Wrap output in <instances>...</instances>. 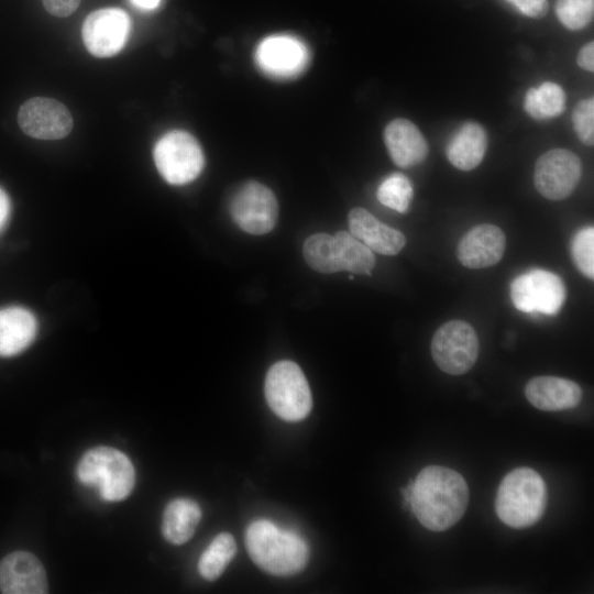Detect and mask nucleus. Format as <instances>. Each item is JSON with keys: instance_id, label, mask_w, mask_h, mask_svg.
I'll return each mask as SVG.
<instances>
[{"instance_id": "34", "label": "nucleus", "mask_w": 594, "mask_h": 594, "mask_svg": "<svg viewBox=\"0 0 594 594\" xmlns=\"http://www.w3.org/2000/svg\"><path fill=\"white\" fill-rule=\"evenodd\" d=\"M162 0H130V2L140 10H154Z\"/></svg>"}, {"instance_id": "24", "label": "nucleus", "mask_w": 594, "mask_h": 594, "mask_svg": "<svg viewBox=\"0 0 594 594\" xmlns=\"http://www.w3.org/2000/svg\"><path fill=\"white\" fill-rule=\"evenodd\" d=\"M235 551L237 544L231 534L217 535L199 558L200 575L208 581L218 579L234 557Z\"/></svg>"}, {"instance_id": "1", "label": "nucleus", "mask_w": 594, "mask_h": 594, "mask_svg": "<svg viewBox=\"0 0 594 594\" xmlns=\"http://www.w3.org/2000/svg\"><path fill=\"white\" fill-rule=\"evenodd\" d=\"M469 488L457 471L429 465L422 469L410 486L409 503L419 522L432 531H443L463 516Z\"/></svg>"}, {"instance_id": "26", "label": "nucleus", "mask_w": 594, "mask_h": 594, "mask_svg": "<svg viewBox=\"0 0 594 594\" xmlns=\"http://www.w3.org/2000/svg\"><path fill=\"white\" fill-rule=\"evenodd\" d=\"M376 195L385 207L405 213L413 198V186L405 175L394 173L380 184Z\"/></svg>"}, {"instance_id": "23", "label": "nucleus", "mask_w": 594, "mask_h": 594, "mask_svg": "<svg viewBox=\"0 0 594 594\" xmlns=\"http://www.w3.org/2000/svg\"><path fill=\"white\" fill-rule=\"evenodd\" d=\"M524 107L536 120L554 118L565 109V94L558 84L546 81L527 90Z\"/></svg>"}, {"instance_id": "2", "label": "nucleus", "mask_w": 594, "mask_h": 594, "mask_svg": "<svg viewBox=\"0 0 594 594\" xmlns=\"http://www.w3.org/2000/svg\"><path fill=\"white\" fill-rule=\"evenodd\" d=\"M245 544L254 563L277 576L300 572L309 557L308 546L301 537L264 519L255 520L248 527Z\"/></svg>"}, {"instance_id": "21", "label": "nucleus", "mask_w": 594, "mask_h": 594, "mask_svg": "<svg viewBox=\"0 0 594 594\" xmlns=\"http://www.w3.org/2000/svg\"><path fill=\"white\" fill-rule=\"evenodd\" d=\"M201 518L199 505L189 498L170 501L164 509L162 534L173 544H183L194 535Z\"/></svg>"}, {"instance_id": "10", "label": "nucleus", "mask_w": 594, "mask_h": 594, "mask_svg": "<svg viewBox=\"0 0 594 594\" xmlns=\"http://www.w3.org/2000/svg\"><path fill=\"white\" fill-rule=\"evenodd\" d=\"M582 176V164L578 155L564 148L543 153L536 162L535 187L544 198L562 200L569 197Z\"/></svg>"}, {"instance_id": "16", "label": "nucleus", "mask_w": 594, "mask_h": 594, "mask_svg": "<svg viewBox=\"0 0 594 594\" xmlns=\"http://www.w3.org/2000/svg\"><path fill=\"white\" fill-rule=\"evenodd\" d=\"M348 222L350 233L372 252L395 255L406 244V238L400 231L381 222L364 208H353L349 212Z\"/></svg>"}, {"instance_id": "13", "label": "nucleus", "mask_w": 594, "mask_h": 594, "mask_svg": "<svg viewBox=\"0 0 594 594\" xmlns=\"http://www.w3.org/2000/svg\"><path fill=\"white\" fill-rule=\"evenodd\" d=\"M21 130L34 139L57 140L65 138L73 129V118L59 101L36 97L25 101L19 112Z\"/></svg>"}, {"instance_id": "11", "label": "nucleus", "mask_w": 594, "mask_h": 594, "mask_svg": "<svg viewBox=\"0 0 594 594\" xmlns=\"http://www.w3.org/2000/svg\"><path fill=\"white\" fill-rule=\"evenodd\" d=\"M254 61L270 77L289 79L300 75L309 62V51L304 42L292 35L265 37L256 46Z\"/></svg>"}, {"instance_id": "6", "label": "nucleus", "mask_w": 594, "mask_h": 594, "mask_svg": "<svg viewBox=\"0 0 594 594\" xmlns=\"http://www.w3.org/2000/svg\"><path fill=\"white\" fill-rule=\"evenodd\" d=\"M155 166L172 185H185L199 176L205 157L197 140L186 131L173 130L164 134L153 151Z\"/></svg>"}, {"instance_id": "27", "label": "nucleus", "mask_w": 594, "mask_h": 594, "mask_svg": "<svg viewBox=\"0 0 594 594\" xmlns=\"http://www.w3.org/2000/svg\"><path fill=\"white\" fill-rule=\"evenodd\" d=\"M556 13L569 30H581L593 19L594 0H557Z\"/></svg>"}, {"instance_id": "29", "label": "nucleus", "mask_w": 594, "mask_h": 594, "mask_svg": "<svg viewBox=\"0 0 594 594\" xmlns=\"http://www.w3.org/2000/svg\"><path fill=\"white\" fill-rule=\"evenodd\" d=\"M572 122L580 141L592 146L594 143V99L592 97L578 102L573 110Z\"/></svg>"}, {"instance_id": "30", "label": "nucleus", "mask_w": 594, "mask_h": 594, "mask_svg": "<svg viewBox=\"0 0 594 594\" xmlns=\"http://www.w3.org/2000/svg\"><path fill=\"white\" fill-rule=\"evenodd\" d=\"M515 7L521 14L540 19L544 16L549 9L548 0H505Z\"/></svg>"}, {"instance_id": "22", "label": "nucleus", "mask_w": 594, "mask_h": 594, "mask_svg": "<svg viewBox=\"0 0 594 594\" xmlns=\"http://www.w3.org/2000/svg\"><path fill=\"white\" fill-rule=\"evenodd\" d=\"M333 238L340 271L371 275L375 266L373 252L350 232L339 231Z\"/></svg>"}, {"instance_id": "9", "label": "nucleus", "mask_w": 594, "mask_h": 594, "mask_svg": "<svg viewBox=\"0 0 594 594\" xmlns=\"http://www.w3.org/2000/svg\"><path fill=\"white\" fill-rule=\"evenodd\" d=\"M230 213L241 230L265 234L275 227L278 205L270 188L257 182H248L232 197Z\"/></svg>"}, {"instance_id": "4", "label": "nucleus", "mask_w": 594, "mask_h": 594, "mask_svg": "<svg viewBox=\"0 0 594 594\" xmlns=\"http://www.w3.org/2000/svg\"><path fill=\"white\" fill-rule=\"evenodd\" d=\"M77 477L82 484L97 487L102 499L117 502L132 492L135 471L123 452L110 447H96L79 460Z\"/></svg>"}, {"instance_id": "15", "label": "nucleus", "mask_w": 594, "mask_h": 594, "mask_svg": "<svg viewBox=\"0 0 594 594\" xmlns=\"http://www.w3.org/2000/svg\"><path fill=\"white\" fill-rule=\"evenodd\" d=\"M506 238L494 224H479L464 234L458 245L462 265L479 270L497 264L504 254Z\"/></svg>"}, {"instance_id": "33", "label": "nucleus", "mask_w": 594, "mask_h": 594, "mask_svg": "<svg viewBox=\"0 0 594 594\" xmlns=\"http://www.w3.org/2000/svg\"><path fill=\"white\" fill-rule=\"evenodd\" d=\"M10 215V200L7 194L0 188V230L6 224Z\"/></svg>"}, {"instance_id": "18", "label": "nucleus", "mask_w": 594, "mask_h": 594, "mask_svg": "<svg viewBox=\"0 0 594 594\" xmlns=\"http://www.w3.org/2000/svg\"><path fill=\"white\" fill-rule=\"evenodd\" d=\"M525 395L540 410L559 411L576 407L582 399V389L566 378L537 376L527 383Z\"/></svg>"}, {"instance_id": "7", "label": "nucleus", "mask_w": 594, "mask_h": 594, "mask_svg": "<svg viewBox=\"0 0 594 594\" xmlns=\"http://www.w3.org/2000/svg\"><path fill=\"white\" fill-rule=\"evenodd\" d=\"M430 348L433 361L441 371L461 375L474 365L479 354V340L471 324L462 320H451L436 331Z\"/></svg>"}, {"instance_id": "20", "label": "nucleus", "mask_w": 594, "mask_h": 594, "mask_svg": "<svg viewBox=\"0 0 594 594\" xmlns=\"http://www.w3.org/2000/svg\"><path fill=\"white\" fill-rule=\"evenodd\" d=\"M487 147L485 129L476 122H465L447 146L449 162L461 170H471L480 165Z\"/></svg>"}, {"instance_id": "25", "label": "nucleus", "mask_w": 594, "mask_h": 594, "mask_svg": "<svg viewBox=\"0 0 594 594\" xmlns=\"http://www.w3.org/2000/svg\"><path fill=\"white\" fill-rule=\"evenodd\" d=\"M304 257L315 271L323 274L340 272L333 235L316 233L304 244Z\"/></svg>"}, {"instance_id": "19", "label": "nucleus", "mask_w": 594, "mask_h": 594, "mask_svg": "<svg viewBox=\"0 0 594 594\" xmlns=\"http://www.w3.org/2000/svg\"><path fill=\"white\" fill-rule=\"evenodd\" d=\"M37 332L34 315L22 307L0 309V356H12L25 350Z\"/></svg>"}, {"instance_id": "8", "label": "nucleus", "mask_w": 594, "mask_h": 594, "mask_svg": "<svg viewBox=\"0 0 594 594\" xmlns=\"http://www.w3.org/2000/svg\"><path fill=\"white\" fill-rule=\"evenodd\" d=\"M514 306L528 314L556 315L565 299L561 278L544 270H531L517 276L510 285Z\"/></svg>"}, {"instance_id": "32", "label": "nucleus", "mask_w": 594, "mask_h": 594, "mask_svg": "<svg viewBox=\"0 0 594 594\" xmlns=\"http://www.w3.org/2000/svg\"><path fill=\"white\" fill-rule=\"evenodd\" d=\"M578 64L587 72L594 70V42H588L579 51Z\"/></svg>"}, {"instance_id": "14", "label": "nucleus", "mask_w": 594, "mask_h": 594, "mask_svg": "<svg viewBox=\"0 0 594 594\" xmlns=\"http://www.w3.org/2000/svg\"><path fill=\"white\" fill-rule=\"evenodd\" d=\"M0 591L4 594H45L47 576L31 552L14 551L0 561Z\"/></svg>"}, {"instance_id": "28", "label": "nucleus", "mask_w": 594, "mask_h": 594, "mask_svg": "<svg viewBox=\"0 0 594 594\" xmlns=\"http://www.w3.org/2000/svg\"><path fill=\"white\" fill-rule=\"evenodd\" d=\"M572 258L578 270L586 277L594 278V229L580 230L571 244Z\"/></svg>"}, {"instance_id": "17", "label": "nucleus", "mask_w": 594, "mask_h": 594, "mask_svg": "<svg viewBox=\"0 0 594 594\" xmlns=\"http://www.w3.org/2000/svg\"><path fill=\"white\" fill-rule=\"evenodd\" d=\"M384 141L391 158L399 167L418 165L429 153L425 136L407 119L398 118L391 121L385 128Z\"/></svg>"}, {"instance_id": "31", "label": "nucleus", "mask_w": 594, "mask_h": 594, "mask_svg": "<svg viewBox=\"0 0 594 594\" xmlns=\"http://www.w3.org/2000/svg\"><path fill=\"white\" fill-rule=\"evenodd\" d=\"M45 10L58 18L70 15L77 10L81 0H42Z\"/></svg>"}, {"instance_id": "5", "label": "nucleus", "mask_w": 594, "mask_h": 594, "mask_svg": "<svg viewBox=\"0 0 594 594\" xmlns=\"http://www.w3.org/2000/svg\"><path fill=\"white\" fill-rule=\"evenodd\" d=\"M264 393L270 408L284 420H301L311 410L312 397L308 382L301 369L293 361H279L270 367Z\"/></svg>"}, {"instance_id": "12", "label": "nucleus", "mask_w": 594, "mask_h": 594, "mask_svg": "<svg viewBox=\"0 0 594 594\" xmlns=\"http://www.w3.org/2000/svg\"><path fill=\"white\" fill-rule=\"evenodd\" d=\"M130 25V18L122 9L105 8L94 11L82 24L84 44L97 57L113 56L124 46Z\"/></svg>"}, {"instance_id": "3", "label": "nucleus", "mask_w": 594, "mask_h": 594, "mask_svg": "<svg viewBox=\"0 0 594 594\" xmlns=\"http://www.w3.org/2000/svg\"><path fill=\"white\" fill-rule=\"evenodd\" d=\"M547 506V487L535 470L517 468L501 482L495 509L498 518L512 528L536 524Z\"/></svg>"}]
</instances>
